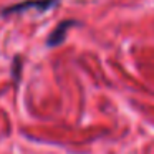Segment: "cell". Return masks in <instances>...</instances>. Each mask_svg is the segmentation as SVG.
Returning a JSON list of instances; mask_svg holds the SVG:
<instances>
[{
	"instance_id": "6da1fadb",
	"label": "cell",
	"mask_w": 154,
	"mask_h": 154,
	"mask_svg": "<svg viewBox=\"0 0 154 154\" xmlns=\"http://www.w3.org/2000/svg\"><path fill=\"white\" fill-rule=\"evenodd\" d=\"M58 0H25L22 4H15L12 7H7L2 10V15H10L17 14V12H23L27 8H40V10H47L51 5H55Z\"/></svg>"
},
{
	"instance_id": "7a4b0ae2",
	"label": "cell",
	"mask_w": 154,
	"mask_h": 154,
	"mask_svg": "<svg viewBox=\"0 0 154 154\" xmlns=\"http://www.w3.org/2000/svg\"><path fill=\"white\" fill-rule=\"evenodd\" d=\"M76 23H78V22H75V20H65V22H61V23L58 25L53 32H51L50 37H48L47 45H48V47H57V45H60L61 42L65 40V35H66L68 28H71V25H76Z\"/></svg>"
}]
</instances>
